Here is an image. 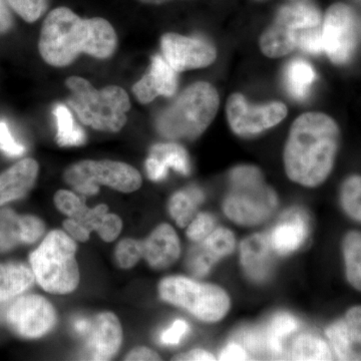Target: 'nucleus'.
Wrapping results in <instances>:
<instances>
[{"mask_svg":"<svg viewBox=\"0 0 361 361\" xmlns=\"http://www.w3.org/2000/svg\"><path fill=\"white\" fill-rule=\"evenodd\" d=\"M14 13L26 23L39 20L51 6V0H6Z\"/></svg>","mask_w":361,"mask_h":361,"instance_id":"obj_33","label":"nucleus"},{"mask_svg":"<svg viewBox=\"0 0 361 361\" xmlns=\"http://www.w3.org/2000/svg\"><path fill=\"white\" fill-rule=\"evenodd\" d=\"M316 73L312 66L303 59H293L285 71V84L294 99H304L310 94Z\"/></svg>","mask_w":361,"mask_h":361,"instance_id":"obj_26","label":"nucleus"},{"mask_svg":"<svg viewBox=\"0 0 361 361\" xmlns=\"http://www.w3.org/2000/svg\"><path fill=\"white\" fill-rule=\"evenodd\" d=\"M219 360H250L247 349L241 345V342L231 341L226 344L218 355Z\"/></svg>","mask_w":361,"mask_h":361,"instance_id":"obj_40","label":"nucleus"},{"mask_svg":"<svg viewBox=\"0 0 361 361\" xmlns=\"http://www.w3.org/2000/svg\"><path fill=\"white\" fill-rule=\"evenodd\" d=\"M177 90L178 71L161 54L152 58L148 73L132 89L135 99L142 104L152 103L160 96L173 97Z\"/></svg>","mask_w":361,"mask_h":361,"instance_id":"obj_18","label":"nucleus"},{"mask_svg":"<svg viewBox=\"0 0 361 361\" xmlns=\"http://www.w3.org/2000/svg\"><path fill=\"white\" fill-rule=\"evenodd\" d=\"M142 244L144 258L153 269H168L180 258L179 236L174 228L167 223L157 226Z\"/></svg>","mask_w":361,"mask_h":361,"instance_id":"obj_20","label":"nucleus"},{"mask_svg":"<svg viewBox=\"0 0 361 361\" xmlns=\"http://www.w3.org/2000/svg\"><path fill=\"white\" fill-rule=\"evenodd\" d=\"M169 169L182 175H189L191 163L186 149L177 142H160L149 149L146 160V171L149 179L161 182L167 178Z\"/></svg>","mask_w":361,"mask_h":361,"instance_id":"obj_21","label":"nucleus"},{"mask_svg":"<svg viewBox=\"0 0 361 361\" xmlns=\"http://www.w3.org/2000/svg\"><path fill=\"white\" fill-rule=\"evenodd\" d=\"M323 51L336 65H345L357 45V18L348 4H336L327 9L322 26Z\"/></svg>","mask_w":361,"mask_h":361,"instance_id":"obj_10","label":"nucleus"},{"mask_svg":"<svg viewBox=\"0 0 361 361\" xmlns=\"http://www.w3.org/2000/svg\"><path fill=\"white\" fill-rule=\"evenodd\" d=\"M345 276L348 283L361 292V231H349L342 241Z\"/></svg>","mask_w":361,"mask_h":361,"instance_id":"obj_27","label":"nucleus"},{"mask_svg":"<svg viewBox=\"0 0 361 361\" xmlns=\"http://www.w3.org/2000/svg\"><path fill=\"white\" fill-rule=\"evenodd\" d=\"M204 201L205 194L200 188H185L171 196L168 203L169 214L180 228H186L198 213L199 207Z\"/></svg>","mask_w":361,"mask_h":361,"instance_id":"obj_24","label":"nucleus"},{"mask_svg":"<svg viewBox=\"0 0 361 361\" xmlns=\"http://www.w3.org/2000/svg\"><path fill=\"white\" fill-rule=\"evenodd\" d=\"M125 360L144 361V360H161V356L155 350L149 348H137L130 350L126 356Z\"/></svg>","mask_w":361,"mask_h":361,"instance_id":"obj_43","label":"nucleus"},{"mask_svg":"<svg viewBox=\"0 0 361 361\" xmlns=\"http://www.w3.org/2000/svg\"><path fill=\"white\" fill-rule=\"evenodd\" d=\"M228 123L235 134L252 137L275 127L286 118L287 108L280 102L254 106L243 94H233L226 106Z\"/></svg>","mask_w":361,"mask_h":361,"instance_id":"obj_11","label":"nucleus"},{"mask_svg":"<svg viewBox=\"0 0 361 361\" xmlns=\"http://www.w3.org/2000/svg\"><path fill=\"white\" fill-rule=\"evenodd\" d=\"M118 35L114 26L102 18H82L68 7H58L42 23L39 51L51 66L65 68L82 54L106 59L115 54Z\"/></svg>","mask_w":361,"mask_h":361,"instance_id":"obj_2","label":"nucleus"},{"mask_svg":"<svg viewBox=\"0 0 361 361\" xmlns=\"http://www.w3.org/2000/svg\"><path fill=\"white\" fill-rule=\"evenodd\" d=\"M65 231L68 233L71 238L77 240L78 242H87L90 239V233L87 228L80 225L77 221L73 220V218H68L63 221V223Z\"/></svg>","mask_w":361,"mask_h":361,"instance_id":"obj_41","label":"nucleus"},{"mask_svg":"<svg viewBox=\"0 0 361 361\" xmlns=\"http://www.w3.org/2000/svg\"><path fill=\"white\" fill-rule=\"evenodd\" d=\"M54 113L58 127L56 139L59 146L77 147L85 144L87 140L85 132L75 123L68 106L56 104Z\"/></svg>","mask_w":361,"mask_h":361,"instance_id":"obj_29","label":"nucleus"},{"mask_svg":"<svg viewBox=\"0 0 361 361\" xmlns=\"http://www.w3.org/2000/svg\"><path fill=\"white\" fill-rule=\"evenodd\" d=\"M197 244H200L202 248L218 262L234 253L236 237L228 228L216 227L207 238Z\"/></svg>","mask_w":361,"mask_h":361,"instance_id":"obj_30","label":"nucleus"},{"mask_svg":"<svg viewBox=\"0 0 361 361\" xmlns=\"http://www.w3.org/2000/svg\"><path fill=\"white\" fill-rule=\"evenodd\" d=\"M278 206L276 192L266 184L260 169L253 165L232 169L222 203L227 219L241 227H257L272 218Z\"/></svg>","mask_w":361,"mask_h":361,"instance_id":"obj_4","label":"nucleus"},{"mask_svg":"<svg viewBox=\"0 0 361 361\" xmlns=\"http://www.w3.org/2000/svg\"><path fill=\"white\" fill-rule=\"evenodd\" d=\"M216 263L217 262L202 248L200 244L190 252L188 258V267L196 277H205L210 273Z\"/></svg>","mask_w":361,"mask_h":361,"instance_id":"obj_35","label":"nucleus"},{"mask_svg":"<svg viewBox=\"0 0 361 361\" xmlns=\"http://www.w3.org/2000/svg\"><path fill=\"white\" fill-rule=\"evenodd\" d=\"M75 239L61 230H54L30 255L35 280L44 291L68 294L80 283V268Z\"/></svg>","mask_w":361,"mask_h":361,"instance_id":"obj_6","label":"nucleus"},{"mask_svg":"<svg viewBox=\"0 0 361 361\" xmlns=\"http://www.w3.org/2000/svg\"><path fill=\"white\" fill-rule=\"evenodd\" d=\"M240 265L252 283L264 284L270 279L274 269L276 256L271 246L269 235L254 233L240 244Z\"/></svg>","mask_w":361,"mask_h":361,"instance_id":"obj_16","label":"nucleus"},{"mask_svg":"<svg viewBox=\"0 0 361 361\" xmlns=\"http://www.w3.org/2000/svg\"><path fill=\"white\" fill-rule=\"evenodd\" d=\"M39 163L25 158L0 174V207L20 200L35 186L39 177Z\"/></svg>","mask_w":361,"mask_h":361,"instance_id":"obj_22","label":"nucleus"},{"mask_svg":"<svg viewBox=\"0 0 361 361\" xmlns=\"http://www.w3.org/2000/svg\"><path fill=\"white\" fill-rule=\"evenodd\" d=\"M13 27V13L6 0H0V35L7 33Z\"/></svg>","mask_w":361,"mask_h":361,"instance_id":"obj_44","label":"nucleus"},{"mask_svg":"<svg viewBox=\"0 0 361 361\" xmlns=\"http://www.w3.org/2000/svg\"><path fill=\"white\" fill-rule=\"evenodd\" d=\"M158 292L161 300L187 311L202 322H219L231 310V297L219 285L182 275L161 279Z\"/></svg>","mask_w":361,"mask_h":361,"instance_id":"obj_7","label":"nucleus"},{"mask_svg":"<svg viewBox=\"0 0 361 361\" xmlns=\"http://www.w3.org/2000/svg\"><path fill=\"white\" fill-rule=\"evenodd\" d=\"M68 186L84 196H94L99 186L122 193H132L142 186V176L129 164L111 160H84L70 166L63 173Z\"/></svg>","mask_w":361,"mask_h":361,"instance_id":"obj_8","label":"nucleus"},{"mask_svg":"<svg viewBox=\"0 0 361 361\" xmlns=\"http://www.w3.org/2000/svg\"><path fill=\"white\" fill-rule=\"evenodd\" d=\"M191 331L189 323L184 319H176L168 329L163 330L159 336V341L166 346H176L182 342Z\"/></svg>","mask_w":361,"mask_h":361,"instance_id":"obj_37","label":"nucleus"},{"mask_svg":"<svg viewBox=\"0 0 361 361\" xmlns=\"http://www.w3.org/2000/svg\"><path fill=\"white\" fill-rule=\"evenodd\" d=\"M25 244L23 215H18L9 208L0 210V253L13 250Z\"/></svg>","mask_w":361,"mask_h":361,"instance_id":"obj_28","label":"nucleus"},{"mask_svg":"<svg viewBox=\"0 0 361 361\" xmlns=\"http://www.w3.org/2000/svg\"><path fill=\"white\" fill-rule=\"evenodd\" d=\"M0 149L11 157L21 156L25 152V147L14 140L6 122H0Z\"/></svg>","mask_w":361,"mask_h":361,"instance_id":"obj_39","label":"nucleus"},{"mask_svg":"<svg viewBox=\"0 0 361 361\" xmlns=\"http://www.w3.org/2000/svg\"><path fill=\"white\" fill-rule=\"evenodd\" d=\"M161 56L178 73L207 68L217 59L210 42L199 37L165 33L161 39Z\"/></svg>","mask_w":361,"mask_h":361,"instance_id":"obj_13","label":"nucleus"},{"mask_svg":"<svg viewBox=\"0 0 361 361\" xmlns=\"http://www.w3.org/2000/svg\"><path fill=\"white\" fill-rule=\"evenodd\" d=\"M217 357L210 351L202 348H195L187 353H180L174 356L173 360L182 361H200V360H216Z\"/></svg>","mask_w":361,"mask_h":361,"instance_id":"obj_42","label":"nucleus"},{"mask_svg":"<svg viewBox=\"0 0 361 361\" xmlns=\"http://www.w3.org/2000/svg\"><path fill=\"white\" fill-rule=\"evenodd\" d=\"M66 85L70 90L66 103L84 125L109 133L120 132L125 127L130 101L123 87L108 85L97 90L80 77L68 78Z\"/></svg>","mask_w":361,"mask_h":361,"instance_id":"obj_5","label":"nucleus"},{"mask_svg":"<svg viewBox=\"0 0 361 361\" xmlns=\"http://www.w3.org/2000/svg\"><path fill=\"white\" fill-rule=\"evenodd\" d=\"M334 357L361 361V305L353 306L325 329Z\"/></svg>","mask_w":361,"mask_h":361,"instance_id":"obj_15","label":"nucleus"},{"mask_svg":"<svg viewBox=\"0 0 361 361\" xmlns=\"http://www.w3.org/2000/svg\"><path fill=\"white\" fill-rule=\"evenodd\" d=\"M73 329L75 330L77 334H80V336H87L90 330V326H92V322L85 319V318H78V319L73 322Z\"/></svg>","mask_w":361,"mask_h":361,"instance_id":"obj_45","label":"nucleus"},{"mask_svg":"<svg viewBox=\"0 0 361 361\" xmlns=\"http://www.w3.org/2000/svg\"><path fill=\"white\" fill-rule=\"evenodd\" d=\"M35 281L32 268L20 263H0V300L9 301L21 295Z\"/></svg>","mask_w":361,"mask_h":361,"instance_id":"obj_23","label":"nucleus"},{"mask_svg":"<svg viewBox=\"0 0 361 361\" xmlns=\"http://www.w3.org/2000/svg\"><path fill=\"white\" fill-rule=\"evenodd\" d=\"M87 336V348L90 360H111L122 345V325L114 313H101L92 322Z\"/></svg>","mask_w":361,"mask_h":361,"instance_id":"obj_19","label":"nucleus"},{"mask_svg":"<svg viewBox=\"0 0 361 361\" xmlns=\"http://www.w3.org/2000/svg\"><path fill=\"white\" fill-rule=\"evenodd\" d=\"M341 130L331 116L311 111L294 121L283 152L284 170L291 182L317 188L325 182L336 164Z\"/></svg>","mask_w":361,"mask_h":361,"instance_id":"obj_1","label":"nucleus"},{"mask_svg":"<svg viewBox=\"0 0 361 361\" xmlns=\"http://www.w3.org/2000/svg\"><path fill=\"white\" fill-rule=\"evenodd\" d=\"M116 261L122 269H130L135 267L144 258L142 241L133 238L122 240L116 246Z\"/></svg>","mask_w":361,"mask_h":361,"instance_id":"obj_32","label":"nucleus"},{"mask_svg":"<svg viewBox=\"0 0 361 361\" xmlns=\"http://www.w3.org/2000/svg\"><path fill=\"white\" fill-rule=\"evenodd\" d=\"M300 329V322L291 313H275L263 329L248 330L244 336V344L248 353L264 355L272 360L284 357L285 339Z\"/></svg>","mask_w":361,"mask_h":361,"instance_id":"obj_14","label":"nucleus"},{"mask_svg":"<svg viewBox=\"0 0 361 361\" xmlns=\"http://www.w3.org/2000/svg\"><path fill=\"white\" fill-rule=\"evenodd\" d=\"M123 229V221L116 214L106 213L97 233L106 243L115 241Z\"/></svg>","mask_w":361,"mask_h":361,"instance_id":"obj_38","label":"nucleus"},{"mask_svg":"<svg viewBox=\"0 0 361 361\" xmlns=\"http://www.w3.org/2000/svg\"><path fill=\"white\" fill-rule=\"evenodd\" d=\"M186 228L188 238L194 243H200L215 229L216 219L211 213H197Z\"/></svg>","mask_w":361,"mask_h":361,"instance_id":"obj_34","label":"nucleus"},{"mask_svg":"<svg viewBox=\"0 0 361 361\" xmlns=\"http://www.w3.org/2000/svg\"><path fill=\"white\" fill-rule=\"evenodd\" d=\"M144 4H149V6H161V4H167V2L174 1V0H137Z\"/></svg>","mask_w":361,"mask_h":361,"instance_id":"obj_46","label":"nucleus"},{"mask_svg":"<svg viewBox=\"0 0 361 361\" xmlns=\"http://www.w3.org/2000/svg\"><path fill=\"white\" fill-rule=\"evenodd\" d=\"M220 97L214 85L198 82L189 85L156 118L159 134L170 141H193L213 122Z\"/></svg>","mask_w":361,"mask_h":361,"instance_id":"obj_3","label":"nucleus"},{"mask_svg":"<svg viewBox=\"0 0 361 361\" xmlns=\"http://www.w3.org/2000/svg\"><path fill=\"white\" fill-rule=\"evenodd\" d=\"M290 360H334L329 341L311 332L298 334L284 355Z\"/></svg>","mask_w":361,"mask_h":361,"instance_id":"obj_25","label":"nucleus"},{"mask_svg":"<svg viewBox=\"0 0 361 361\" xmlns=\"http://www.w3.org/2000/svg\"><path fill=\"white\" fill-rule=\"evenodd\" d=\"M54 204L59 212L68 217H73L85 205L84 199L68 190H59L54 195Z\"/></svg>","mask_w":361,"mask_h":361,"instance_id":"obj_36","label":"nucleus"},{"mask_svg":"<svg viewBox=\"0 0 361 361\" xmlns=\"http://www.w3.org/2000/svg\"><path fill=\"white\" fill-rule=\"evenodd\" d=\"M344 212L351 219L361 223V176H349L344 180L339 193Z\"/></svg>","mask_w":361,"mask_h":361,"instance_id":"obj_31","label":"nucleus"},{"mask_svg":"<svg viewBox=\"0 0 361 361\" xmlns=\"http://www.w3.org/2000/svg\"><path fill=\"white\" fill-rule=\"evenodd\" d=\"M310 221L307 214L299 208L285 212L271 230V246L278 256H288L305 245L310 237Z\"/></svg>","mask_w":361,"mask_h":361,"instance_id":"obj_17","label":"nucleus"},{"mask_svg":"<svg viewBox=\"0 0 361 361\" xmlns=\"http://www.w3.org/2000/svg\"><path fill=\"white\" fill-rule=\"evenodd\" d=\"M319 26L322 16L316 7L304 2L285 6L261 35V51L268 58H282L299 47L306 33Z\"/></svg>","mask_w":361,"mask_h":361,"instance_id":"obj_9","label":"nucleus"},{"mask_svg":"<svg viewBox=\"0 0 361 361\" xmlns=\"http://www.w3.org/2000/svg\"><path fill=\"white\" fill-rule=\"evenodd\" d=\"M7 324L23 338L35 339L49 334L56 322L54 306L37 294L16 297L6 310Z\"/></svg>","mask_w":361,"mask_h":361,"instance_id":"obj_12","label":"nucleus"}]
</instances>
